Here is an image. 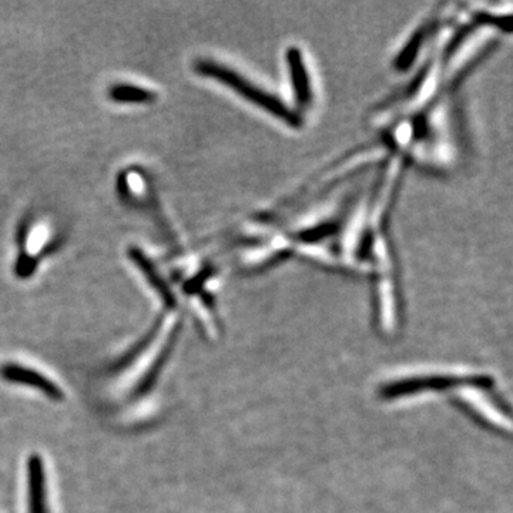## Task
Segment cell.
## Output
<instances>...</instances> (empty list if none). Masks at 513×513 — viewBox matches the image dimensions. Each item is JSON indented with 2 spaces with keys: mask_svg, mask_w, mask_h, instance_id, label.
Listing matches in <instances>:
<instances>
[{
  "mask_svg": "<svg viewBox=\"0 0 513 513\" xmlns=\"http://www.w3.org/2000/svg\"><path fill=\"white\" fill-rule=\"evenodd\" d=\"M29 513H49L48 479L45 464L39 455H32L28 461Z\"/></svg>",
  "mask_w": 513,
  "mask_h": 513,
  "instance_id": "obj_3",
  "label": "cell"
},
{
  "mask_svg": "<svg viewBox=\"0 0 513 513\" xmlns=\"http://www.w3.org/2000/svg\"><path fill=\"white\" fill-rule=\"evenodd\" d=\"M0 375L3 380L13 382V384L26 385L32 387L33 390H38L42 394L48 395L53 401H62V390L45 375L40 374L39 371L32 370L29 367H22L19 364H6L0 368Z\"/></svg>",
  "mask_w": 513,
  "mask_h": 513,
  "instance_id": "obj_2",
  "label": "cell"
},
{
  "mask_svg": "<svg viewBox=\"0 0 513 513\" xmlns=\"http://www.w3.org/2000/svg\"><path fill=\"white\" fill-rule=\"evenodd\" d=\"M194 67H196V72L200 73L201 76L219 80L223 85L233 89L237 95L243 96L248 102L260 107V109L266 110L267 113L281 120V122L290 124L293 127L300 126L301 117L291 107L284 105L280 97L273 95L271 90L258 83L257 80L251 79L250 82L248 77L241 75V73L236 72L231 67L214 62V60H199Z\"/></svg>",
  "mask_w": 513,
  "mask_h": 513,
  "instance_id": "obj_1",
  "label": "cell"
},
{
  "mask_svg": "<svg viewBox=\"0 0 513 513\" xmlns=\"http://www.w3.org/2000/svg\"><path fill=\"white\" fill-rule=\"evenodd\" d=\"M109 97L117 103H150L156 100L152 90L132 85H117L110 87Z\"/></svg>",
  "mask_w": 513,
  "mask_h": 513,
  "instance_id": "obj_5",
  "label": "cell"
},
{
  "mask_svg": "<svg viewBox=\"0 0 513 513\" xmlns=\"http://www.w3.org/2000/svg\"><path fill=\"white\" fill-rule=\"evenodd\" d=\"M129 256L132 258L133 263L142 270L143 276L146 277V280L149 281L154 290L162 297L164 304H166L167 307L173 308L174 305H176V297H174L173 291L170 290L166 281L157 273L156 267H154L152 261L144 256L143 251L139 250V248H130Z\"/></svg>",
  "mask_w": 513,
  "mask_h": 513,
  "instance_id": "obj_4",
  "label": "cell"
}]
</instances>
